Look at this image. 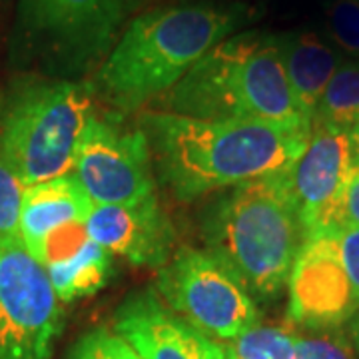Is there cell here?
<instances>
[{"mask_svg":"<svg viewBox=\"0 0 359 359\" xmlns=\"http://www.w3.org/2000/svg\"><path fill=\"white\" fill-rule=\"evenodd\" d=\"M136 124L150 146L156 182L178 202L290 172L311 134L262 120H202L162 110L142 112Z\"/></svg>","mask_w":359,"mask_h":359,"instance_id":"1","label":"cell"},{"mask_svg":"<svg viewBox=\"0 0 359 359\" xmlns=\"http://www.w3.org/2000/svg\"><path fill=\"white\" fill-rule=\"evenodd\" d=\"M250 20V6L240 2H186L138 14L90 76L94 94L112 112H138Z\"/></svg>","mask_w":359,"mask_h":359,"instance_id":"2","label":"cell"},{"mask_svg":"<svg viewBox=\"0 0 359 359\" xmlns=\"http://www.w3.org/2000/svg\"><path fill=\"white\" fill-rule=\"evenodd\" d=\"M198 224L205 250L240 278L256 302L282 294L306 242L290 172L210 194Z\"/></svg>","mask_w":359,"mask_h":359,"instance_id":"3","label":"cell"},{"mask_svg":"<svg viewBox=\"0 0 359 359\" xmlns=\"http://www.w3.org/2000/svg\"><path fill=\"white\" fill-rule=\"evenodd\" d=\"M158 110L202 120H262L311 130L285 74L280 39L240 32L222 40L160 96Z\"/></svg>","mask_w":359,"mask_h":359,"instance_id":"4","label":"cell"},{"mask_svg":"<svg viewBox=\"0 0 359 359\" xmlns=\"http://www.w3.org/2000/svg\"><path fill=\"white\" fill-rule=\"evenodd\" d=\"M94 102L90 80L30 78L8 94L0 114V152L25 186L72 172Z\"/></svg>","mask_w":359,"mask_h":359,"instance_id":"5","label":"cell"},{"mask_svg":"<svg viewBox=\"0 0 359 359\" xmlns=\"http://www.w3.org/2000/svg\"><path fill=\"white\" fill-rule=\"evenodd\" d=\"M126 18L122 0H20L16 44L60 80H84L102 65Z\"/></svg>","mask_w":359,"mask_h":359,"instance_id":"6","label":"cell"},{"mask_svg":"<svg viewBox=\"0 0 359 359\" xmlns=\"http://www.w3.org/2000/svg\"><path fill=\"white\" fill-rule=\"evenodd\" d=\"M154 292L202 334L228 344L259 323L256 299L219 257L184 245L158 268Z\"/></svg>","mask_w":359,"mask_h":359,"instance_id":"7","label":"cell"},{"mask_svg":"<svg viewBox=\"0 0 359 359\" xmlns=\"http://www.w3.org/2000/svg\"><path fill=\"white\" fill-rule=\"evenodd\" d=\"M60 325L46 268L20 238H0V359H50Z\"/></svg>","mask_w":359,"mask_h":359,"instance_id":"8","label":"cell"},{"mask_svg":"<svg viewBox=\"0 0 359 359\" xmlns=\"http://www.w3.org/2000/svg\"><path fill=\"white\" fill-rule=\"evenodd\" d=\"M72 176L94 204H134L156 194L152 152L138 124L94 112L80 136Z\"/></svg>","mask_w":359,"mask_h":359,"instance_id":"9","label":"cell"},{"mask_svg":"<svg viewBox=\"0 0 359 359\" xmlns=\"http://www.w3.org/2000/svg\"><path fill=\"white\" fill-rule=\"evenodd\" d=\"M359 309L337 233L308 238L287 278V321L311 332L339 330Z\"/></svg>","mask_w":359,"mask_h":359,"instance_id":"10","label":"cell"},{"mask_svg":"<svg viewBox=\"0 0 359 359\" xmlns=\"http://www.w3.org/2000/svg\"><path fill=\"white\" fill-rule=\"evenodd\" d=\"M351 166L347 132L311 126L308 144L290 170V186L306 240L330 233V219Z\"/></svg>","mask_w":359,"mask_h":359,"instance_id":"11","label":"cell"},{"mask_svg":"<svg viewBox=\"0 0 359 359\" xmlns=\"http://www.w3.org/2000/svg\"><path fill=\"white\" fill-rule=\"evenodd\" d=\"M112 330L144 359H226L224 344L182 320L154 290L130 294L116 309Z\"/></svg>","mask_w":359,"mask_h":359,"instance_id":"12","label":"cell"},{"mask_svg":"<svg viewBox=\"0 0 359 359\" xmlns=\"http://www.w3.org/2000/svg\"><path fill=\"white\" fill-rule=\"evenodd\" d=\"M86 231L112 256L140 268H162L176 244L174 224L156 194L134 204H94Z\"/></svg>","mask_w":359,"mask_h":359,"instance_id":"13","label":"cell"},{"mask_svg":"<svg viewBox=\"0 0 359 359\" xmlns=\"http://www.w3.org/2000/svg\"><path fill=\"white\" fill-rule=\"evenodd\" d=\"M94 202L74 176L26 186L20 205V240L39 259L46 238L70 224H86Z\"/></svg>","mask_w":359,"mask_h":359,"instance_id":"14","label":"cell"},{"mask_svg":"<svg viewBox=\"0 0 359 359\" xmlns=\"http://www.w3.org/2000/svg\"><path fill=\"white\" fill-rule=\"evenodd\" d=\"M278 39L295 100L311 120L323 90L344 62L341 52L316 32H292Z\"/></svg>","mask_w":359,"mask_h":359,"instance_id":"15","label":"cell"},{"mask_svg":"<svg viewBox=\"0 0 359 359\" xmlns=\"http://www.w3.org/2000/svg\"><path fill=\"white\" fill-rule=\"evenodd\" d=\"M52 287L60 302H76L102 290L114 273L112 254L88 238L84 244L66 257L44 266Z\"/></svg>","mask_w":359,"mask_h":359,"instance_id":"16","label":"cell"},{"mask_svg":"<svg viewBox=\"0 0 359 359\" xmlns=\"http://www.w3.org/2000/svg\"><path fill=\"white\" fill-rule=\"evenodd\" d=\"M359 118V62H341L311 114V126L349 132Z\"/></svg>","mask_w":359,"mask_h":359,"instance_id":"17","label":"cell"},{"mask_svg":"<svg viewBox=\"0 0 359 359\" xmlns=\"http://www.w3.org/2000/svg\"><path fill=\"white\" fill-rule=\"evenodd\" d=\"M226 359H295V332L282 325H254L224 344Z\"/></svg>","mask_w":359,"mask_h":359,"instance_id":"18","label":"cell"},{"mask_svg":"<svg viewBox=\"0 0 359 359\" xmlns=\"http://www.w3.org/2000/svg\"><path fill=\"white\" fill-rule=\"evenodd\" d=\"M66 359H144L114 330L100 325L82 334L70 346Z\"/></svg>","mask_w":359,"mask_h":359,"instance_id":"19","label":"cell"},{"mask_svg":"<svg viewBox=\"0 0 359 359\" xmlns=\"http://www.w3.org/2000/svg\"><path fill=\"white\" fill-rule=\"evenodd\" d=\"M325 28L337 50L359 58V0H327Z\"/></svg>","mask_w":359,"mask_h":359,"instance_id":"20","label":"cell"},{"mask_svg":"<svg viewBox=\"0 0 359 359\" xmlns=\"http://www.w3.org/2000/svg\"><path fill=\"white\" fill-rule=\"evenodd\" d=\"M25 188L0 152V238H20V205Z\"/></svg>","mask_w":359,"mask_h":359,"instance_id":"21","label":"cell"},{"mask_svg":"<svg viewBox=\"0 0 359 359\" xmlns=\"http://www.w3.org/2000/svg\"><path fill=\"white\" fill-rule=\"evenodd\" d=\"M295 359H359L349 337L339 330L313 332L311 335L295 334Z\"/></svg>","mask_w":359,"mask_h":359,"instance_id":"22","label":"cell"},{"mask_svg":"<svg viewBox=\"0 0 359 359\" xmlns=\"http://www.w3.org/2000/svg\"><path fill=\"white\" fill-rule=\"evenodd\" d=\"M359 226V166H351L330 219V233Z\"/></svg>","mask_w":359,"mask_h":359,"instance_id":"23","label":"cell"},{"mask_svg":"<svg viewBox=\"0 0 359 359\" xmlns=\"http://www.w3.org/2000/svg\"><path fill=\"white\" fill-rule=\"evenodd\" d=\"M337 244H339L341 262L346 266L347 278L351 282L353 295H355L359 306V226H351V228H344L337 231Z\"/></svg>","mask_w":359,"mask_h":359,"instance_id":"24","label":"cell"},{"mask_svg":"<svg viewBox=\"0 0 359 359\" xmlns=\"http://www.w3.org/2000/svg\"><path fill=\"white\" fill-rule=\"evenodd\" d=\"M347 138H349V148H351V162L353 166H359V118L347 132Z\"/></svg>","mask_w":359,"mask_h":359,"instance_id":"25","label":"cell"},{"mask_svg":"<svg viewBox=\"0 0 359 359\" xmlns=\"http://www.w3.org/2000/svg\"><path fill=\"white\" fill-rule=\"evenodd\" d=\"M349 341H351V346H353L359 358V309L355 311V316L349 320Z\"/></svg>","mask_w":359,"mask_h":359,"instance_id":"26","label":"cell"},{"mask_svg":"<svg viewBox=\"0 0 359 359\" xmlns=\"http://www.w3.org/2000/svg\"><path fill=\"white\" fill-rule=\"evenodd\" d=\"M150 0H122V6H124V13L126 16L132 13H136V11H140L142 6H146Z\"/></svg>","mask_w":359,"mask_h":359,"instance_id":"27","label":"cell"}]
</instances>
